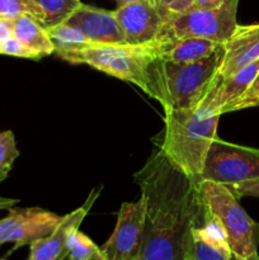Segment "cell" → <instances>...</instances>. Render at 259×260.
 <instances>
[{"instance_id": "1", "label": "cell", "mask_w": 259, "mask_h": 260, "mask_svg": "<svg viewBox=\"0 0 259 260\" xmlns=\"http://www.w3.org/2000/svg\"><path fill=\"white\" fill-rule=\"evenodd\" d=\"M146 203L140 260H185L195 228L203 225L207 208L201 200L198 180L160 150L135 175Z\"/></svg>"}, {"instance_id": "2", "label": "cell", "mask_w": 259, "mask_h": 260, "mask_svg": "<svg viewBox=\"0 0 259 260\" xmlns=\"http://www.w3.org/2000/svg\"><path fill=\"white\" fill-rule=\"evenodd\" d=\"M222 57V43L210 56L192 62H174L155 56L149 68L147 95L165 111L197 108L215 81Z\"/></svg>"}, {"instance_id": "3", "label": "cell", "mask_w": 259, "mask_h": 260, "mask_svg": "<svg viewBox=\"0 0 259 260\" xmlns=\"http://www.w3.org/2000/svg\"><path fill=\"white\" fill-rule=\"evenodd\" d=\"M164 113L165 128L160 150L173 164L198 180L208 149L217 137L221 114L202 106L170 109Z\"/></svg>"}, {"instance_id": "4", "label": "cell", "mask_w": 259, "mask_h": 260, "mask_svg": "<svg viewBox=\"0 0 259 260\" xmlns=\"http://www.w3.org/2000/svg\"><path fill=\"white\" fill-rule=\"evenodd\" d=\"M155 43L149 45H90L79 50L58 53L70 63H85L119 80L139 86L144 93L149 88V68L156 56Z\"/></svg>"}, {"instance_id": "5", "label": "cell", "mask_w": 259, "mask_h": 260, "mask_svg": "<svg viewBox=\"0 0 259 260\" xmlns=\"http://www.w3.org/2000/svg\"><path fill=\"white\" fill-rule=\"evenodd\" d=\"M201 200L217 217L228 236V243L236 259H246L258 253L259 223L239 203V198L226 185L210 180L198 182Z\"/></svg>"}, {"instance_id": "6", "label": "cell", "mask_w": 259, "mask_h": 260, "mask_svg": "<svg viewBox=\"0 0 259 260\" xmlns=\"http://www.w3.org/2000/svg\"><path fill=\"white\" fill-rule=\"evenodd\" d=\"M239 0H225L216 9L190 8L168 18L155 42H169L180 38H206L223 43L235 30Z\"/></svg>"}, {"instance_id": "7", "label": "cell", "mask_w": 259, "mask_h": 260, "mask_svg": "<svg viewBox=\"0 0 259 260\" xmlns=\"http://www.w3.org/2000/svg\"><path fill=\"white\" fill-rule=\"evenodd\" d=\"M259 178V149L230 144L216 137L206 155L198 182L234 185Z\"/></svg>"}, {"instance_id": "8", "label": "cell", "mask_w": 259, "mask_h": 260, "mask_svg": "<svg viewBox=\"0 0 259 260\" xmlns=\"http://www.w3.org/2000/svg\"><path fill=\"white\" fill-rule=\"evenodd\" d=\"M146 203L140 196L136 202L122 203L117 223L107 243L101 248L104 260H135L139 258L145 230Z\"/></svg>"}, {"instance_id": "9", "label": "cell", "mask_w": 259, "mask_h": 260, "mask_svg": "<svg viewBox=\"0 0 259 260\" xmlns=\"http://www.w3.org/2000/svg\"><path fill=\"white\" fill-rule=\"evenodd\" d=\"M60 220L61 216L43 208H9V213L0 220V246L13 243L12 251H14L30 245L50 235Z\"/></svg>"}, {"instance_id": "10", "label": "cell", "mask_w": 259, "mask_h": 260, "mask_svg": "<svg viewBox=\"0 0 259 260\" xmlns=\"http://www.w3.org/2000/svg\"><path fill=\"white\" fill-rule=\"evenodd\" d=\"M127 45L155 43L167 19L152 0H140L114 10Z\"/></svg>"}, {"instance_id": "11", "label": "cell", "mask_w": 259, "mask_h": 260, "mask_svg": "<svg viewBox=\"0 0 259 260\" xmlns=\"http://www.w3.org/2000/svg\"><path fill=\"white\" fill-rule=\"evenodd\" d=\"M101 194V189H94L86 198L85 203L69 215L62 216L55 230L48 236L33 241L29 245L28 260H63L68 256V240L70 234L79 229L94 201Z\"/></svg>"}, {"instance_id": "12", "label": "cell", "mask_w": 259, "mask_h": 260, "mask_svg": "<svg viewBox=\"0 0 259 260\" xmlns=\"http://www.w3.org/2000/svg\"><path fill=\"white\" fill-rule=\"evenodd\" d=\"M259 60V23L236 25L222 43V57L213 84Z\"/></svg>"}, {"instance_id": "13", "label": "cell", "mask_w": 259, "mask_h": 260, "mask_svg": "<svg viewBox=\"0 0 259 260\" xmlns=\"http://www.w3.org/2000/svg\"><path fill=\"white\" fill-rule=\"evenodd\" d=\"M65 24L80 30L90 43L95 45H122L124 43L116 13L81 4L68 19Z\"/></svg>"}, {"instance_id": "14", "label": "cell", "mask_w": 259, "mask_h": 260, "mask_svg": "<svg viewBox=\"0 0 259 260\" xmlns=\"http://www.w3.org/2000/svg\"><path fill=\"white\" fill-rule=\"evenodd\" d=\"M185 259L236 260L229 246L228 236L222 225L210 211L207 212L203 225L192 230Z\"/></svg>"}, {"instance_id": "15", "label": "cell", "mask_w": 259, "mask_h": 260, "mask_svg": "<svg viewBox=\"0 0 259 260\" xmlns=\"http://www.w3.org/2000/svg\"><path fill=\"white\" fill-rule=\"evenodd\" d=\"M259 71V60L251 62L233 75L217 81L200 106L211 109L218 114L233 112L234 106L251 85Z\"/></svg>"}, {"instance_id": "16", "label": "cell", "mask_w": 259, "mask_h": 260, "mask_svg": "<svg viewBox=\"0 0 259 260\" xmlns=\"http://www.w3.org/2000/svg\"><path fill=\"white\" fill-rule=\"evenodd\" d=\"M13 36L29 51L35 60L55 52L47 29L30 14H20L12 19Z\"/></svg>"}, {"instance_id": "17", "label": "cell", "mask_w": 259, "mask_h": 260, "mask_svg": "<svg viewBox=\"0 0 259 260\" xmlns=\"http://www.w3.org/2000/svg\"><path fill=\"white\" fill-rule=\"evenodd\" d=\"M221 43L206 38H180L169 42H155L156 53L160 58L174 62H192L210 56Z\"/></svg>"}, {"instance_id": "18", "label": "cell", "mask_w": 259, "mask_h": 260, "mask_svg": "<svg viewBox=\"0 0 259 260\" xmlns=\"http://www.w3.org/2000/svg\"><path fill=\"white\" fill-rule=\"evenodd\" d=\"M40 10V23L52 28L65 22L83 3L80 0H33Z\"/></svg>"}, {"instance_id": "19", "label": "cell", "mask_w": 259, "mask_h": 260, "mask_svg": "<svg viewBox=\"0 0 259 260\" xmlns=\"http://www.w3.org/2000/svg\"><path fill=\"white\" fill-rule=\"evenodd\" d=\"M47 33L55 46V53L69 52V51L79 50L85 46L90 45L88 38L83 35L75 27L61 23V24L55 25L52 28H47Z\"/></svg>"}, {"instance_id": "20", "label": "cell", "mask_w": 259, "mask_h": 260, "mask_svg": "<svg viewBox=\"0 0 259 260\" xmlns=\"http://www.w3.org/2000/svg\"><path fill=\"white\" fill-rule=\"evenodd\" d=\"M68 256L70 260H89L101 253V248L93 243L85 234L80 233L79 229L70 234L68 240Z\"/></svg>"}, {"instance_id": "21", "label": "cell", "mask_w": 259, "mask_h": 260, "mask_svg": "<svg viewBox=\"0 0 259 260\" xmlns=\"http://www.w3.org/2000/svg\"><path fill=\"white\" fill-rule=\"evenodd\" d=\"M19 156L14 134L9 129L0 132V184L7 179L13 164Z\"/></svg>"}, {"instance_id": "22", "label": "cell", "mask_w": 259, "mask_h": 260, "mask_svg": "<svg viewBox=\"0 0 259 260\" xmlns=\"http://www.w3.org/2000/svg\"><path fill=\"white\" fill-rule=\"evenodd\" d=\"M20 14H30L40 22V10L33 0H0V17L13 19Z\"/></svg>"}, {"instance_id": "23", "label": "cell", "mask_w": 259, "mask_h": 260, "mask_svg": "<svg viewBox=\"0 0 259 260\" xmlns=\"http://www.w3.org/2000/svg\"><path fill=\"white\" fill-rule=\"evenodd\" d=\"M152 2L167 20L172 15L187 12L193 4V0H152Z\"/></svg>"}, {"instance_id": "24", "label": "cell", "mask_w": 259, "mask_h": 260, "mask_svg": "<svg viewBox=\"0 0 259 260\" xmlns=\"http://www.w3.org/2000/svg\"><path fill=\"white\" fill-rule=\"evenodd\" d=\"M259 102V71L256 74L255 79L253 80L251 85L249 86L248 90L240 96L238 102L234 106L233 111H239V109H245V108H251V107L255 106V103Z\"/></svg>"}, {"instance_id": "25", "label": "cell", "mask_w": 259, "mask_h": 260, "mask_svg": "<svg viewBox=\"0 0 259 260\" xmlns=\"http://www.w3.org/2000/svg\"><path fill=\"white\" fill-rule=\"evenodd\" d=\"M231 192L234 193L236 198L243 197H255L259 198V178L254 180H249V182L239 183V184L234 185H226Z\"/></svg>"}, {"instance_id": "26", "label": "cell", "mask_w": 259, "mask_h": 260, "mask_svg": "<svg viewBox=\"0 0 259 260\" xmlns=\"http://www.w3.org/2000/svg\"><path fill=\"white\" fill-rule=\"evenodd\" d=\"M0 55H8V56H15V57H22V58H30L35 60L33 55L13 36L12 38L7 41L3 45L2 50H0Z\"/></svg>"}, {"instance_id": "27", "label": "cell", "mask_w": 259, "mask_h": 260, "mask_svg": "<svg viewBox=\"0 0 259 260\" xmlns=\"http://www.w3.org/2000/svg\"><path fill=\"white\" fill-rule=\"evenodd\" d=\"M13 37V28H12V19L0 17V50L3 45L7 42L9 38Z\"/></svg>"}, {"instance_id": "28", "label": "cell", "mask_w": 259, "mask_h": 260, "mask_svg": "<svg viewBox=\"0 0 259 260\" xmlns=\"http://www.w3.org/2000/svg\"><path fill=\"white\" fill-rule=\"evenodd\" d=\"M225 0H193L192 8L197 9H216L221 7Z\"/></svg>"}, {"instance_id": "29", "label": "cell", "mask_w": 259, "mask_h": 260, "mask_svg": "<svg viewBox=\"0 0 259 260\" xmlns=\"http://www.w3.org/2000/svg\"><path fill=\"white\" fill-rule=\"evenodd\" d=\"M19 202L18 200H13V198H4L0 197V211L2 210H9L13 206L17 205Z\"/></svg>"}, {"instance_id": "30", "label": "cell", "mask_w": 259, "mask_h": 260, "mask_svg": "<svg viewBox=\"0 0 259 260\" xmlns=\"http://www.w3.org/2000/svg\"><path fill=\"white\" fill-rule=\"evenodd\" d=\"M116 2H117V8H119V7H123V5L131 4V3L140 2V0H116Z\"/></svg>"}, {"instance_id": "31", "label": "cell", "mask_w": 259, "mask_h": 260, "mask_svg": "<svg viewBox=\"0 0 259 260\" xmlns=\"http://www.w3.org/2000/svg\"><path fill=\"white\" fill-rule=\"evenodd\" d=\"M89 260H104V258H103V255H102V251H101V253H98L96 255H94L93 258L89 259Z\"/></svg>"}, {"instance_id": "32", "label": "cell", "mask_w": 259, "mask_h": 260, "mask_svg": "<svg viewBox=\"0 0 259 260\" xmlns=\"http://www.w3.org/2000/svg\"><path fill=\"white\" fill-rule=\"evenodd\" d=\"M236 260H239V259H236ZM241 260H259V255H258V253H256V254H253L251 256H249V258L241 259Z\"/></svg>"}, {"instance_id": "33", "label": "cell", "mask_w": 259, "mask_h": 260, "mask_svg": "<svg viewBox=\"0 0 259 260\" xmlns=\"http://www.w3.org/2000/svg\"><path fill=\"white\" fill-rule=\"evenodd\" d=\"M254 107H259V102H258V103H255V106H254Z\"/></svg>"}, {"instance_id": "34", "label": "cell", "mask_w": 259, "mask_h": 260, "mask_svg": "<svg viewBox=\"0 0 259 260\" xmlns=\"http://www.w3.org/2000/svg\"><path fill=\"white\" fill-rule=\"evenodd\" d=\"M0 260H5V259L4 258H0Z\"/></svg>"}, {"instance_id": "35", "label": "cell", "mask_w": 259, "mask_h": 260, "mask_svg": "<svg viewBox=\"0 0 259 260\" xmlns=\"http://www.w3.org/2000/svg\"><path fill=\"white\" fill-rule=\"evenodd\" d=\"M135 260H140V259H139V258H137V259H135Z\"/></svg>"}, {"instance_id": "36", "label": "cell", "mask_w": 259, "mask_h": 260, "mask_svg": "<svg viewBox=\"0 0 259 260\" xmlns=\"http://www.w3.org/2000/svg\"><path fill=\"white\" fill-rule=\"evenodd\" d=\"M185 260H189V259H185Z\"/></svg>"}]
</instances>
